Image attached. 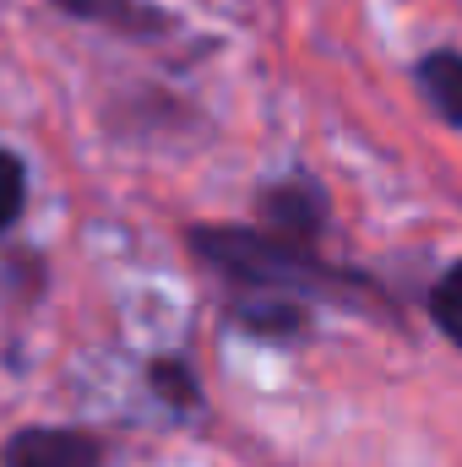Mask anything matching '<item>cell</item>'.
I'll use <instances>...</instances> for the list:
<instances>
[{
    "label": "cell",
    "mask_w": 462,
    "mask_h": 467,
    "mask_svg": "<svg viewBox=\"0 0 462 467\" xmlns=\"http://www.w3.org/2000/svg\"><path fill=\"white\" fill-rule=\"evenodd\" d=\"M191 244L202 250L207 266H218L239 288H261V294H348L353 277L332 272L327 261H316L310 250L289 244V239H261L250 229H196Z\"/></svg>",
    "instance_id": "1"
},
{
    "label": "cell",
    "mask_w": 462,
    "mask_h": 467,
    "mask_svg": "<svg viewBox=\"0 0 462 467\" xmlns=\"http://www.w3.org/2000/svg\"><path fill=\"white\" fill-rule=\"evenodd\" d=\"M0 467H104V446L82 430H16L0 446Z\"/></svg>",
    "instance_id": "2"
},
{
    "label": "cell",
    "mask_w": 462,
    "mask_h": 467,
    "mask_svg": "<svg viewBox=\"0 0 462 467\" xmlns=\"http://www.w3.org/2000/svg\"><path fill=\"white\" fill-rule=\"evenodd\" d=\"M419 93L446 125H462V55L457 49H436L419 60Z\"/></svg>",
    "instance_id": "3"
},
{
    "label": "cell",
    "mask_w": 462,
    "mask_h": 467,
    "mask_svg": "<svg viewBox=\"0 0 462 467\" xmlns=\"http://www.w3.org/2000/svg\"><path fill=\"white\" fill-rule=\"evenodd\" d=\"M261 207H267V218H272L278 229H289V234H316L321 229V191H316L310 180H289V185L267 191Z\"/></svg>",
    "instance_id": "4"
},
{
    "label": "cell",
    "mask_w": 462,
    "mask_h": 467,
    "mask_svg": "<svg viewBox=\"0 0 462 467\" xmlns=\"http://www.w3.org/2000/svg\"><path fill=\"white\" fill-rule=\"evenodd\" d=\"M71 16H88V22H110L120 33H163L169 16L158 5H142V0H60Z\"/></svg>",
    "instance_id": "5"
},
{
    "label": "cell",
    "mask_w": 462,
    "mask_h": 467,
    "mask_svg": "<svg viewBox=\"0 0 462 467\" xmlns=\"http://www.w3.org/2000/svg\"><path fill=\"white\" fill-rule=\"evenodd\" d=\"M430 310H436V327L452 337V343H462V261L436 283V299H430Z\"/></svg>",
    "instance_id": "6"
},
{
    "label": "cell",
    "mask_w": 462,
    "mask_h": 467,
    "mask_svg": "<svg viewBox=\"0 0 462 467\" xmlns=\"http://www.w3.org/2000/svg\"><path fill=\"white\" fill-rule=\"evenodd\" d=\"M22 202H27V174H22V163L11 152H0V229L16 223Z\"/></svg>",
    "instance_id": "7"
},
{
    "label": "cell",
    "mask_w": 462,
    "mask_h": 467,
    "mask_svg": "<svg viewBox=\"0 0 462 467\" xmlns=\"http://www.w3.org/2000/svg\"><path fill=\"white\" fill-rule=\"evenodd\" d=\"M152 380H158V391H163V397H180V402H191V375H185V369H174V364H158V369H152Z\"/></svg>",
    "instance_id": "8"
}]
</instances>
